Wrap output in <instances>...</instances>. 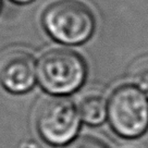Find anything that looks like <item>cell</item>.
<instances>
[{
	"mask_svg": "<svg viewBox=\"0 0 148 148\" xmlns=\"http://www.w3.org/2000/svg\"><path fill=\"white\" fill-rule=\"evenodd\" d=\"M77 111L81 119L90 125L102 123L108 114V102L105 95L97 90L83 94L77 103Z\"/></svg>",
	"mask_w": 148,
	"mask_h": 148,
	"instance_id": "8992f818",
	"label": "cell"
},
{
	"mask_svg": "<svg viewBox=\"0 0 148 148\" xmlns=\"http://www.w3.org/2000/svg\"><path fill=\"white\" fill-rule=\"evenodd\" d=\"M86 76L83 58L69 49L47 51L38 61L37 79L42 87L52 95L61 96L75 92Z\"/></svg>",
	"mask_w": 148,
	"mask_h": 148,
	"instance_id": "7a4b0ae2",
	"label": "cell"
},
{
	"mask_svg": "<svg viewBox=\"0 0 148 148\" xmlns=\"http://www.w3.org/2000/svg\"><path fill=\"white\" fill-rule=\"evenodd\" d=\"M1 9H2V0H0V12H1Z\"/></svg>",
	"mask_w": 148,
	"mask_h": 148,
	"instance_id": "30bf717a",
	"label": "cell"
},
{
	"mask_svg": "<svg viewBox=\"0 0 148 148\" xmlns=\"http://www.w3.org/2000/svg\"><path fill=\"white\" fill-rule=\"evenodd\" d=\"M36 77L35 59L27 51H8L0 59V85L11 94L28 92L34 86Z\"/></svg>",
	"mask_w": 148,
	"mask_h": 148,
	"instance_id": "5b68a950",
	"label": "cell"
},
{
	"mask_svg": "<svg viewBox=\"0 0 148 148\" xmlns=\"http://www.w3.org/2000/svg\"><path fill=\"white\" fill-rule=\"evenodd\" d=\"M10 1H12L13 3H16V5H28L35 0H10Z\"/></svg>",
	"mask_w": 148,
	"mask_h": 148,
	"instance_id": "9c48e42d",
	"label": "cell"
},
{
	"mask_svg": "<svg viewBox=\"0 0 148 148\" xmlns=\"http://www.w3.org/2000/svg\"><path fill=\"white\" fill-rule=\"evenodd\" d=\"M42 23L57 42L79 45L92 35L96 18L83 0H53L44 10Z\"/></svg>",
	"mask_w": 148,
	"mask_h": 148,
	"instance_id": "6da1fadb",
	"label": "cell"
},
{
	"mask_svg": "<svg viewBox=\"0 0 148 148\" xmlns=\"http://www.w3.org/2000/svg\"><path fill=\"white\" fill-rule=\"evenodd\" d=\"M108 116L119 135L138 137L148 129V97L135 86H120L109 99Z\"/></svg>",
	"mask_w": 148,
	"mask_h": 148,
	"instance_id": "3957f363",
	"label": "cell"
},
{
	"mask_svg": "<svg viewBox=\"0 0 148 148\" xmlns=\"http://www.w3.org/2000/svg\"><path fill=\"white\" fill-rule=\"evenodd\" d=\"M37 130L51 145L70 143L79 127V111L69 99L55 96L45 99L36 114Z\"/></svg>",
	"mask_w": 148,
	"mask_h": 148,
	"instance_id": "277c9868",
	"label": "cell"
},
{
	"mask_svg": "<svg viewBox=\"0 0 148 148\" xmlns=\"http://www.w3.org/2000/svg\"><path fill=\"white\" fill-rule=\"evenodd\" d=\"M66 148H108V146L98 138L81 137L70 143Z\"/></svg>",
	"mask_w": 148,
	"mask_h": 148,
	"instance_id": "ba28073f",
	"label": "cell"
},
{
	"mask_svg": "<svg viewBox=\"0 0 148 148\" xmlns=\"http://www.w3.org/2000/svg\"><path fill=\"white\" fill-rule=\"evenodd\" d=\"M134 85L148 97V58L138 61L131 72Z\"/></svg>",
	"mask_w": 148,
	"mask_h": 148,
	"instance_id": "52a82bcc",
	"label": "cell"
}]
</instances>
